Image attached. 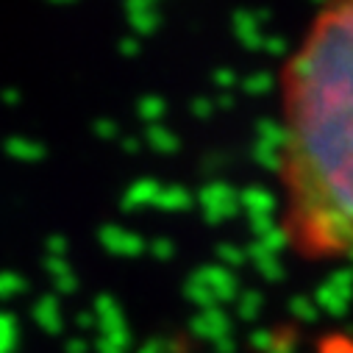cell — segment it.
<instances>
[{"instance_id":"6da1fadb","label":"cell","mask_w":353,"mask_h":353,"mask_svg":"<svg viewBox=\"0 0 353 353\" xmlns=\"http://www.w3.org/2000/svg\"><path fill=\"white\" fill-rule=\"evenodd\" d=\"M273 170L292 256L353 268V0H323L281 67Z\"/></svg>"}]
</instances>
